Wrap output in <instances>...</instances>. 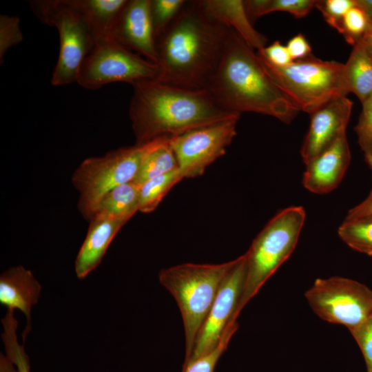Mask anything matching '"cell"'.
Here are the masks:
<instances>
[{
	"label": "cell",
	"instance_id": "cell-29",
	"mask_svg": "<svg viewBox=\"0 0 372 372\" xmlns=\"http://www.w3.org/2000/svg\"><path fill=\"white\" fill-rule=\"evenodd\" d=\"M370 22L371 19L355 5L344 16L340 34L353 46L362 39Z\"/></svg>",
	"mask_w": 372,
	"mask_h": 372
},
{
	"label": "cell",
	"instance_id": "cell-28",
	"mask_svg": "<svg viewBox=\"0 0 372 372\" xmlns=\"http://www.w3.org/2000/svg\"><path fill=\"white\" fill-rule=\"evenodd\" d=\"M238 327V322H230L225 329L217 347L209 353L183 366L182 372H214L217 362L227 349Z\"/></svg>",
	"mask_w": 372,
	"mask_h": 372
},
{
	"label": "cell",
	"instance_id": "cell-31",
	"mask_svg": "<svg viewBox=\"0 0 372 372\" xmlns=\"http://www.w3.org/2000/svg\"><path fill=\"white\" fill-rule=\"evenodd\" d=\"M354 6L355 0H322L315 3L326 22L340 33L344 16Z\"/></svg>",
	"mask_w": 372,
	"mask_h": 372
},
{
	"label": "cell",
	"instance_id": "cell-25",
	"mask_svg": "<svg viewBox=\"0 0 372 372\" xmlns=\"http://www.w3.org/2000/svg\"><path fill=\"white\" fill-rule=\"evenodd\" d=\"M338 234L350 248L372 256V217L344 220L340 225Z\"/></svg>",
	"mask_w": 372,
	"mask_h": 372
},
{
	"label": "cell",
	"instance_id": "cell-8",
	"mask_svg": "<svg viewBox=\"0 0 372 372\" xmlns=\"http://www.w3.org/2000/svg\"><path fill=\"white\" fill-rule=\"evenodd\" d=\"M146 147L147 143L121 147L81 163L72 180L79 192L78 207L84 218H91L98 203L108 192L134 180Z\"/></svg>",
	"mask_w": 372,
	"mask_h": 372
},
{
	"label": "cell",
	"instance_id": "cell-10",
	"mask_svg": "<svg viewBox=\"0 0 372 372\" xmlns=\"http://www.w3.org/2000/svg\"><path fill=\"white\" fill-rule=\"evenodd\" d=\"M304 297L320 318L343 325L349 331L372 313V290L348 278H317L306 291Z\"/></svg>",
	"mask_w": 372,
	"mask_h": 372
},
{
	"label": "cell",
	"instance_id": "cell-21",
	"mask_svg": "<svg viewBox=\"0 0 372 372\" xmlns=\"http://www.w3.org/2000/svg\"><path fill=\"white\" fill-rule=\"evenodd\" d=\"M344 71L349 92L362 103L372 94V55L361 40L353 45Z\"/></svg>",
	"mask_w": 372,
	"mask_h": 372
},
{
	"label": "cell",
	"instance_id": "cell-1",
	"mask_svg": "<svg viewBox=\"0 0 372 372\" xmlns=\"http://www.w3.org/2000/svg\"><path fill=\"white\" fill-rule=\"evenodd\" d=\"M229 30L198 1H187L179 14L156 39L161 69L158 81L205 89L220 62Z\"/></svg>",
	"mask_w": 372,
	"mask_h": 372
},
{
	"label": "cell",
	"instance_id": "cell-37",
	"mask_svg": "<svg viewBox=\"0 0 372 372\" xmlns=\"http://www.w3.org/2000/svg\"><path fill=\"white\" fill-rule=\"evenodd\" d=\"M14 366L6 355L0 353V372H19Z\"/></svg>",
	"mask_w": 372,
	"mask_h": 372
},
{
	"label": "cell",
	"instance_id": "cell-7",
	"mask_svg": "<svg viewBox=\"0 0 372 372\" xmlns=\"http://www.w3.org/2000/svg\"><path fill=\"white\" fill-rule=\"evenodd\" d=\"M30 6L43 23L56 28L60 41L57 63L51 83L54 86L76 82L83 62L96 39L76 0H34Z\"/></svg>",
	"mask_w": 372,
	"mask_h": 372
},
{
	"label": "cell",
	"instance_id": "cell-18",
	"mask_svg": "<svg viewBox=\"0 0 372 372\" xmlns=\"http://www.w3.org/2000/svg\"><path fill=\"white\" fill-rule=\"evenodd\" d=\"M205 11L214 19L234 30L253 50H260L267 39L258 32L250 21L242 0L198 1Z\"/></svg>",
	"mask_w": 372,
	"mask_h": 372
},
{
	"label": "cell",
	"instance_id": "cell-5",
	"mask_svg": "<svg viewBox=\"0 0 372 372\" xmlns=\"http://www.w3.org/2000/svg\"><path fill=\"white\" fill-rule=\"evenodd\" d=\"M302 207L292 206L276 214L254 239L245 254L247 271L242 293L233 320L237 322L245 306L266 281L289 258L304 224Z\"/></svg>",
	"mask_w": 372,
	"mask_h": 372
},
{
	"label": "cell",
	"instance_id": "cell-33",
	"mask_svg": "<svg viewBox=\"0 0 372 372\" xmlns=\"http://www.w3.org/2000/svg\"><path fill=\"white\" fill-rule=\"evenodd\" d=\"M350 332L362 351L367 371L372 372V313Z\"/></svg>",
	"mask_w": 372,
	"mask_h": 372
},
{
	"label": "cell",
	"instance_id": "cell-14",
	"mask_svg": "<svg viewBox=\"0 0 372 372\" xmlns=\"http://www.w3.org/2000/svg\"><path fill=\"white\" fill-rule=\"evenodd\" d=\"M149 6L150 0H128L112 30V37L125 48L158 63Z\"/></svg>",
	"mask_w": 372,
	"mask_h": 372
},
{
	"label": "cell",
	"instance_id": "cell-24",
	"mask_svg": "<svg viewBox=\"0 0 372 372\" xmlns=\"http://www.w3.org/2000/svg\"><path fill=\"white\" fill-rule=\"evenodd\" d=\"M183 179V177L178 169L139 185L138 211L143 213L153 211L169 190Z\"/></svg>",
	"mask_w": 372,
	"mask_h": 372
},
{
	"label": "cell",
	"instance_id": "cell-30",
	"mask_svg": "<svg viewBox=\"0 0 372 372\" xmlns=\"http://www.w3.org/2000/svg\"><path fill=\"white\" fill-rule=\"evenodd\" d=\"M23 39L20 27V19L15 16L0 15V59L9 49L18 45Z\"/></svg>",
	"mask_w": 372,
	"mask_h": 372
},
{
	"label": "cell",
	"instance_id": "cell-36",
	"mask_svg": "<svg viewBox=\"0 0 372 372\" xmlns=\"http://www.w3.org/2000/svg\"><path fill=\"white\" fill-rule=\"evenodd\" d=\"M367 217H372V189L362 202L349 210L345 220H355Z\"/></svg>",
	"mask_w": 372,
	"mask_h": 372
},
{
	"label": "cell",
	"instance_id": "cell-13",
	"mask_svg": "<svg viewBox=\"0 0 372 372\" xmlns=\"http://www.w3.org/2000/svg\"><path fill=\"white\" fill-rule=\"evenodd\" d=\"M353 102L347 96L336 98L311 114L309 130L300 154L306 164L346 132Z\"/></svg>",
	"mask_w": 372,
	"mask_h": 372
},
{
	"label": "cell",
	"instance_id": "cell-16",
	"mask_svg": "<svg viewBox=\"0 0 372 372\" xmlns=\"http://www.w3.org/2000/svg\"><path fill=\"white\" fill-rule=\"evenodd\" d=\"M87 236L79 249L74 263L79 279H83L102 260L111 242L127 222L115 217L94 214L90 218Z\"/></svg>",
	"mask_w": 372,
	"mask_h": 372
},
{
	"label": "cell",
	"instance_id": "cell-39",
	"mask_svg": "<svg viewBox=\"0 0 372 372\" xmlns=\"http://www.w3.org/2000/svg\"><path fill=\"white\" fill-rule=\"evenodd\" d=\"M361 41L372 55V19H371L369 26Z\"/></svg>",
	"mask_w": 372,
	"mask_h": 372
},
{
	"label": "cell",
	"instance_id": "cell-12",
	"mask_svg": "<svg viewBox=\"0 0 372 372\" xmlns=\"http://www.w3.org/2000/svg\"><path fill=\"white\" fill-rule=\"evenodd\" d=\"M247 271L245 254L236 258L223 280L216 298L196 340L192 355L183 366L214 349L233 320L243 289Z\"/></svg>",
	"mask_w": 372,
	"mask_h": 372
},
{
	"label": "cell",
	"instance_id": "cell-11",
	"mask_svg": "<svg viewBox=\"0 0 372 372\" xmlns=\"http://www.w3.org/2000/svg\"><path fill=\"white\" fill-rule=\"evenodd\" d=\"M240 117L238 115L169 138L183 178L203 175L209 165L225 154L236 135Z\"/></svg>",
	"mask_w": 372,
	"mask_h": 372
},
{
	"label": "cell",
	"instance_id": "cell-35",
	"mask_svg": "<svg viewBox=\"0 0 372 372\" xmlns=\"http://www.w3.org/2000/svg\"><path fill=\"white\" fill-rule=\"evenodd\" d=\"M286 47L292 61L302 59L312 55L311 45L302 34H298L292 37Z\"/></svg>",
	"mask_w": 372,
	"mask_h": 372
},
{
	"label": "cell",
	"instance_id": "cell-34",
	"mask_svg": "<svg viewBox=\"0 0 372 372\" xmlns=\"http://www.w3.org/2000/svg\"><path fill=\"white\" fill-rule=\"evenodd\" d=\"M257 54L262 60L276 67H284L293 61L287 47L278 41L258 50Z\"/></svg>",
	"mask_w": 372,
	"mask_h": 372
},
{
	"label": "cell",
	"instance_id": "cell-17",
	"mask_svg": "<svg viewBox=\"0 0 372 372\" xmlns=\"http://www.w3.org/2000/svg\"><path fill=\"white\" fill-rule=\"evenodd\" d=\"M41 286L31 271L23 266L12 267L0 276V304L8 309H18L30 324L31 311L39 298Z\"/></svg>",
	"mask_w": 372,
	"mask_h": 372
},
{
	"label": "cell",
	"instance_id": "cell-32",
	"mask_svg": "<svg viewBox=\"0 0 372 372\" xmlns=\"http://www.w3.org/2000/svg\"><path fill=\"white\" fill-rule=\"evenodd\" d=\"M362 103V110L355 130L365 157L372 151V94Z\"/></svg>",
	"mask_w": 372,
	"mask_h": 372
},
{
	"label": "cell",
	"instance_id": "cell-23",
	"mask_svg": "<svg viewBox=\"0 0 372 372\" xmlns=\"http://www.w3.org/2000/svg\"><path fill=\"white\" fill-rule=\"evenodd\" d=\"M314 0H247L243 1L247 14L253 24L259 17L276 11L287 12L296 18L308 14L315 6Z\"/></svg>",
	"mask_w": 372,
	"mask_h": 372
},
{
	"label": "cell",
	"instance_id": "cell-40",
	"mask_svg": "<svg viewBox=\"0 0 372 372\" xmlns=\"http://www.w3.org/2000/svg\"><path fill=\"white\" fill-rule=\"evenodd\" d=\"M365 160L372 170V151L368 156H365Z\"/></svg>",
	"mask_w": 372,
	"mask_h": 372
},
{
	"label": "cell",
	"instance_id": "cell-41",
	"mask_svg": "<svg viewBox=\"0 0 372 372\" xmlns=\"http://www.w3.org/2000/svg\"><path fill=\"white\" fill-rule=\"evenodd\" d=\"M368 218V217H367Z\"/></svg>",
	"mask_w": 372,
	"mask_h": 372
},
{
	"label": "cell",
	"instance_id": "cell-26",
	"mask_svg": "<svg viewBox=\"0 0 372 372\" xmlns=\"http://www.w3.org/2000/svg\"><path fill=\"white\" fill-rule=\"evenodd\" d=\"M14 311H8L5 317L1 320L3 333L1 335L5 346L6 356L16 366L19 372H30L29 358L24 346L19 344L17 340V321L14 316Z\"/></svg>",
	"mask_w": 372,
	"mask_h": 372
},
{
	"label": "cell",
	"instance_id": "cell-38",
	"mask_svg": "<svg viewBox=\"0 0 372 372\" xmlns=\"http://www.w3.org/2000/svg\"><path fill=\"white\" fill-rule=\"evenodd\" d=\"M355 5L372 19V0H355Z\"/></svg>",
	"mask_w": 372,
	"mask_h": 372
},
{
	"label": "cell",
	"instance_id": "cell-19",
	"mask_svg": "<svg viewBox=\"0 0 372 372\" xmlns=\"http://www.w3.org/2000/svg\"><path fill=\"white\" fill-rule=\"evenodd\" d=\"M169 137H161L147 143L137 174L133 180L141 185L155 177L178 168L175 154L169 145Z\"/></svg>",
	"mask_w": 372,
	"mask_h": 372
},
{
	"label": "cell",
	"instance_id": "cell-20",
	"mask_svg": "<svg viewBox=\"0 0 372 372\" xmlns=\"http://www.w3.org/2000/svg\"><path fill=\"white\" fill-rule=\"evenodd\" d=\"M96 41L112 37V30L128 0H76Z\"/></svg>",
	"mask_w": 372,
	"mask_h": 372
},
{
	"label": "cell",
	"instance_id": "cell-4",
	"mask_svg": "<svg viewBox=\"0 0 372 372\" xmlns=\"http://www.w3.org/2000/svg\"><path fill=\"white\" fill-rule=\"evenodd\" d=\"M236 262V258L220 264L185 263L160 271L159 282L173 296L181 313L185 340L184 363L192 355L223 280Z\"/></svg>",
	"mask_w": 372,
	"mask_h": 372
},
{
	"label": "cell",
	"instance_id": "cell-6",
	"mask_svg": "<svg viewBox=\"0 0 372 372\" xmlns=\"http://www.w3.org/2000/svg\"><path fill=\"white\" fill-rule=\"evenodd\" d=\"M261 61L278 87L300 110L310 114L349 93L342 63L322 61L313 55L284 67Z\"/></svg>",
	"mask_w": 372,
	"mask_h": 372
},
{
	"label": "cell",
	"instance_id": "cell-22",
	"mask_svg": "<svg viewBox=\"0 0 372 372\" xmlns=\"http://www.w3.org/2000/svg\"><path fill=\"white\" fill-rule=\"evenodd\" d=\"M139 189L134 181L114 187L99 200L92 216L105 215L128 221L138 211Z\"/></svg>",
	"mask_w": 372,
	"mask_h": 372
},
{
	"label": "cell",
	"instance_id": "cell-9",
	"mask_svg": "<svg viewBox=\"0 0 372 372\" xmlns=\"http://www.w3.org/2000/svg\"><path fill=\"white\" fill-rule=\"evenodd\" d=\"M160 65L125 48L112 37L98 39L79 70L76 83L87 90L106 84L126 82L132 85L146 81H159Z\"/></svg>",
	"mask_w": 372,
	"mask_h": 372
},
{
	"label": "cell",
	"instance_id": "cell-27",
	"mask_svg": "<svg viewBox=\"0 0 372 372\" xmlns=\"http://www.w3.org/2000/svg\"><path fill=\"white\" fill-rule=\"evenodd\" d=\"M186 2L184 0H150V17L156 39L179 14Z\"/></svg>",
	"mask_w": 372,
	"mask_h": 372
},
{
	"label": "cell",
	"instance_id": "cell-3",
	"mask_svg": "<svg viewBox=\"0 0 372 372\" xmlns=\"http://www.w3.org/2000/svg\"><path fill=\"white\" fill-rule=\"evenodd\" d=\"M132 87L129 115L137 145L240 115L221 107L205 89L158 81H142Z\"/></svg>",
	"mask_w": 372,
	"mask_h": 372
},
{
	"label": "cell",
	"instance_id": "cell-2",
	"mask_svg": "<svg viewBox=\"0 0 372 372\" xmlns=\"http://www.w3.org/2000/svg\"><path fill=\"white\" fill-rule=\"evenodd\" d=\"M223 109L290 123L300 111L278 87L257 53L229 28L220 62L205 88Z\"/></svg>",
	"mask_w": 372,
	"mask_h": 372
},
{
	"label": "cell",
	"instance_id": "cell-15",
	"mask_svg": "<svg viewBox=\"0 0 372 372\" xmlns=\"http://www.w3.org/2000/svg\"><path fill=\"white\" fill-rule=\"evenodd\" d=\"M351 161L346 132L331 145L306 163L303 186L310 192L325 194L341 183Z\"/></svg>",
	"mask_w": 372,
	"mask_h": 372
}]
</instances>
